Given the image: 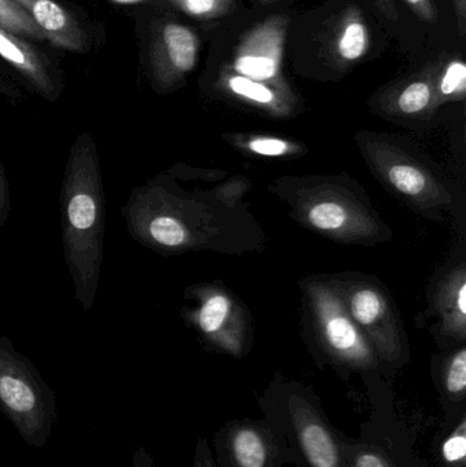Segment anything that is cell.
Here are the masks:
<instances>
[{
    "mask_svg": "<svg viewBox=\"0 0 466 467\" xmlns=\"http://www.w3.org/2000/svg\"><path fill=\"white\" fill-rule=\"evenodd\" d=\"M380 13L388 19V21H399V14L397 10L396 0H371Z\"/></svg>",
    "mask_w": 466,
    "mask_h": 467,
    "instance_id": "cell-27",
    "label": "cell"
},
{
    "mask_svg": "<svg viewBox=\"0 0 466 467\" xmlns=\"http://www.w3.org/2000/svg\"><path fill=\"white\" fill-rule=\"evenodd\" d=\"M413 13L423 21L434 24L438 21V8L432 0H405Z\"/></svg>",
    "mask_w": 466,
    "mask_h": 467,
    "instance_id": "cell-24",
    "label": "cell"
},
{
    "mask_svg": "<svg viewBox=\"0 0 466 467\" xmlns=\"http://www.w3.org/2000/svg\"><path fill=\"white\" fill-rule=\"evenodd\" d=\"M183 13L199 19H215L227 16L234 8V0H170Z\"/></svg>",
    "mask_w": 466,
    "mask_h": 467,
    "instance_id": "cell-14",
    "label": "cell"
},
{
    "mask_svg": "<svg viewBox=\"0 0 466 467\" xmlns=\"http://www.w3.org/2000/svg\"><path fill=\"white\" fill-rule=\"evenodd\" d=\"M131 467H158L155 461L150 457V452L144 447H139L134 452Z\"/></svg>",
    "mask_w": 466,
    "mask_h": 467,
    "instance_id": "cell-28",
    "label": "cell"
},
{
    "mask_svg": "<svg viewBox=\"0 0 466 467\" xmlns=\"http://www.w3.org/2000/svg\"><path fill=\"white\" fill-rule=\"evenodd\" d=\"M323 329L326 339L341 358L358 367H371L374 362L371 350L361 337L355 324L342 312L341 306L334 302L325 301L320 304Z\"/></svg>",
    "mask_w": 466,
    "mask_h": 467,
    "instance_id": "cell-8",
    "label": "cell"
},
{
    "mask_svg": "<svg viewBox=\"0 0 466 467\" xmlns=\"http://www.w3.org/2000/svg\"><path fill=\"white\" fill-rule=\"evenodd\" d=\"M229 299L224 296H212L205 302L200 312V327L202 331L211 334V332L218 331L223 324L224 318L229 313Z\"/></svg>",
    "mask_w": 466,
    "mask_h": 467,
    "instance_id": "cell-19",
    "label": "cell"
},
{
    "mask_svg": "<svg viewBox=\"0 0 466 467\" xmlns=\"http://www.w3.org/2000/svg\"><path fill=\"white\" fill-rule=\"evenodd\" d=\"M63 254L76 299L88 312L95 304L104 258L106 197L98 145L88 133L71 144L60 192Z\"/></svg>",
    "mask_w": 466,
    "mask_h": 467,
    "instance_id": "cell-1",
    "label": "cell"
},
{
    "mask_svg": "<svg viewBox=\"0 0 466 467\" xmlns=\"http://www.w3.org/2000/svg\"><path fill=\"white\" fill-rule=\"evenodd\" d=\"M289 18L273 16L241 38L230 70L260 82L279 81Z\"/></svg>",
    "mask_w": 466,
    "mask_h": 467,
    "instance_id": "cell-4",
    "label": "cell"
},
{
    "mask_svg": "<svg viewBox=\"0 0 466 467\" xmlns=\"http://www.w3.org/2000/svg\"><path fill=\"white\" fill-rule=\"evenodd\" d=\"M353 467H390L380 455L374 452H360L353 458Z\"/></svg>",
    "mask_w": 466,
    "mask_h": 467,
    "instance_id": "cell-26",
    "label": "cell"
},
{
    "mask_svg": "<svg viewBox=\"0 0 466 467\" xmlns=\"http://www.w3.org/2000/svg\"><path fill=\"white\" fill-rule=\"evenodd\" d=\"M11 213L10 186L5 177V166L0 159V227L7 222Z\"/></svg>",
    "mask_w": 466,
    "mask_h": 467,
    "instance_id": "cell-23",
    "label": "cell"
},
{
    "mask_svg": "<svg viewBox=\"0 0 466 467\" xmlns=\"http://www.w3.org/2000/svg\"><path fill=\"white\" fill-rule=\"evenodd\" d=\"M309 221L317 229L330 232L344 226L347 221V213L341 205L334 204V202H323L312 208L309 213Z\"/></svg>",
    "mask_w": 466,
    "mask_h": 467,
    "instance_id": "cell-17",
    "label": "cell"
},
{
    "mask_svg": "<svg viewBox=\"0 0 466 467\" xmlns=\"http://www.w3.org/2000/svg\"><path fill=\"white\" fill-rule=\"evenodd\" d=\"M200 41L193 29L164 19L153 26L150 40V78L158 90L174 88L196 67Z\"/></svg>",
    "mask_w": 466,
    "mask_h": 467,
    "instance_id": "cell-3",
    "label": "cell"
},
{
    "mask_svg": "<svg viewBox=\"0 0 466 467\" xmlns=\"http://www.w3.org/2000/svg\"><path fill=\"white\" fill-rule=\"evenodd\" d=\"M352 315L356 321L364 324V326H371L383 312L382 298L375 293L374 290H360L353 296L352 298Z\"/></svg>",
    "mask_w": 466,
    "mask_h": 467,
    "instance_id": "cell-15",
    "label": "cell"
},
{
    "mask_svg": "<svg viewBox=\"0 0 466 467\" xmlns=\"http://www.w3.org/2000/svg\"><path fill=\"white\" fill-rule=\"evenodd\" d=\"M457 305H459L460 312L461 315H466V285H461L459 291V301H457Z\"/></svg>",
    "mask_w": 466,
    "mask_h": 467,
    "instance_id": "cell-31",
    "label": "cell"
},
{
    "mask_svg": "<svg viewBox=\"0 0 466 467\" xmlns=\"http://www.w3.org/2000/svg\"><path fill=\"white\" fill-rule=\"evenodd\" d=\"M435 78L431 74H424L412 79L397 99L399 109L405 114H418L426 109L435 99Z\"/></svg>",
    "mask_w": 466,
    "mask_h": 467,
    "instance_id": "cell-12",
    "label": "cell"
},
{
    "mask_svg": "<svg viewBox=\"0 0 466 467\" xmlns=\"http://www.w3.org/2000/svg\"><path fill=\"white\" fill-rule=\"evenodd\" d=\"M279 2V0H259L262 5H270V3Z\"/></svg>",
    "mask_w": 466,
    "mask_h": 467,
    "instance_id": "cell-32",
    "label": "cell"
},
{
    "mask_svg": "<svg viewBox=\"0 0 466 467\" xmlns=\"http://www.w3.org/2000/svg\"><path fill=\"white\" fill-rule=\"evenodd\" d=\"M227 447L235 467H274L275 446L267 431L259 425L233 427L227 438Z\"/></svg>",
    "mask_w": 466,
    "mask_h": 467,
    "instance_id": "cell-9",
    "label": "cell"
},
{
    "mask_svg": "<svg viewBox=\"0 0 466 467\" xmlns=\"http://www.w3.org/2000/svg\"><path fill=\"white\" fill-rule=\"evenodd\" d=\"M115 2H118V3H133V2H139V0H115Z\"/></svg>",
    "mask_w": 466,
    "mask_h": 467,
    "instance_id": "cell-33",
    "label": "cell"
},
{
    "mask_svg": "<svg viewBox=\"0 0 466 467\" xmlns=\"http://www.w3.org/2000/svg\"><path fill=\"white\" fill-rule=\"evenodd\" d=\"M0 411L29 447L43 449L57 422V398L37 368L0 334Z\"/></svg>",
    "mask_w": 466,
    "mask_h": 467,
    "instance_id": "cell-2",
    "label": "cell"
},
{
    "mask_svg": "<svg viewBox=\"0 0 466 467\" xmlns=\"http://www.w3.org/2000/svg\"><path fill=\"white\" fill-rule=\"evenodd\" d=\"M453 5L457 19H459L460 32L464 36L466 32V0H453Z\"/></svg>",
    "mask_w": 466,
    "mask_h": 467,
    "instance_id": "cell-29",
    "label": "cell"
},
{
    "mask_svg": "<svg viewBox=\"0 0 466 467\" xmlns=\"http://www.w3.org/2000/svg\"><path fill=\"white\" fill-rule=\"evenodd\" d=\"M0 57L22 77L27 87L48 101L59 98V78L48 60L21 36L0 27Z\"/></svg>",
    "mask_w": 466,
    "mask_h": 467,
    "instance_id": "cell-6",
    "label": "cell"
},
{
    "mask_svg": "<svg viewBox=\"0 0 466 467\" xmlns=\"http://www.w3.org/2000/svg\"><path fill=\"white\" fill-rule=\"evenodd\" d=\"M295 438L309 467H347L333 433L316 409L301 400L290 403Z\"/></svg>",
    "mask_w": 466,
    "mask_h": 467,
    "instance_id": "cell-5",
    "label": "cell"
},
{
    "mask_svg": "<svg viewBox=\"0 0 466 467\" xmlns=\"http://www.w3.org/2000/svg\"><path fill=\"white\" fill-rule=\"evenodd\" d=\"M249 148L260 155L279 156L286 152L287 145L281 140L257 139L249 144Z\"/></svg>",
    "mask_w": 466,
    "mask_h": 467,
    "instance_id": "cell-22",
    "label": "cell"
},
{
    "mask_svg": "<svg viewBox=\"0 0 466 467\" xmlns=\"http://www.w3.org/2000/svg\"><path fill=\"white\" fill-rule=\"evenodd\" d=\"M0 95L13 99V100L21 98V92H19L18 88L13 87V85L8 84V82L5 81L3 78H0Z\"/></svg>",
    "mask_w": 466,
    "mask_h": 467,
    "instance_id": "cell-30",
    "label": "cell"
},
{
    "mask_svg": "<svg viewBox=\"0 0 466 467\" xmlns=\"http://www.w3.org/2000/svg\"><path fill=\"white\" fill-rule=\"evenodd\" d=\"M466 389V351L454 357L446 375V389L453 397H462Z\"/></svg>",
    "mask_w": 466,
    "mask_h": 467,
    "instance_id": "cell-20",
    "label": "cell"
},
{
    "mask_svg": "<svg viewBox=\"0 0 466 467\" xmlns=\"http://www.w3.org/2000/svg\"><path fill=\"white\" fill-rule=\"evenodd\" d=\"M224 87L229 88L234 95L246 100L254 101L260 106H275L278 104V93L268 85V82L254 81L248 77L240 76L227 68L222 76Z\"/></svg>",
    "mask_w": 466,
    "mask_h": 467,
    "instance_id": "cell-11",
    "label": "cell"
},
{
    "mask_svg": "<svg viewBox=\"0 0 466 467\" xmlns=\"http://www.w3.org/2000/svg\"><path fill=\"white\" fill-rule=\"evenodd\" d=\"M443 457L448 462H461L466 457L465 421L456 433L450 436L443 444Z\"/></svg>",
    "mask_w": 466,
    "mask_h": 467,
    "instance_id": "cell-21",
    "label": "cell"
},
{
    "mask_svg": "<svg viewBox=\"0 0 466 467\" xmlns=\"http://www.w3.org/2000/svg\"><path fill=\"white\" fill-rule=\"evenodd\" d=\"M24 8L54 46L67 51H84L88 35L76 16L57 0H14Z\"/></svg>",
    "mask_w": 466,
    "mask_h": 467,
    "instance_id": "cell-7",
    "label": "cell"
},
{
    "mask_svg": "<svg viewBox=\"0 0 466 467\" xmlns=\"http://www.w3.org/2000/svg\"><path fill=\"white\" fill-rule=\"evenodd\" d=\"M0 27L21 37L25 36L35 40H47L46 35L30 18L29 14L14 0H0Z\"/></svg>",
    "mask_w": 466,
    "mask_h": 467,
    "instance_id": "cell-13",
    "label": "cell"
},
{
    "mask_svg": "<svg viewBox=\"0 0 466 467\" xmlns=\"http://www.w3.org/2000/svg\"><path fill=\"white\" fill-rule=\"evenodd\" d=\"M466 88V66L464 60L453 59L443 68L442 76L438 81V93L442 98L462 96Z\"/></svg>",
    "mask_w": 466,
    "mask_h": 467,
    "instance_id": "cell-16",
    "label": "cell"
},
{
    "mask_svg": "<svg viewBox=\"0 0 466 467\" xmlns=\"http://www.w3.org/2000/svg\"><path fill=\"white\" fill-rule=\"evenodd\" d=\"M391 183L399 189V192L410 196L420 194L426 188V178L420 171L408 166H396L388 172Z\"/></svg>",
    "mask_w": 466,
    "mask_h": 467,
    "instance_id": "cell-18",
    "label": "cell"
},
{
    "mask_svg": "<svg viewBox=\"0 0 466 467\" xmlns=\"http://www.w3.org/2000/svg\"><path fill=\"white\" fill-rule=\"evenodd\" d=\"M371 48V30L358 8L344 13L330 41L333 59L341 65H353L367 57Z\"/></svg>",
    "mask_w": 466,
    "mask_h": 467,
    "instance_id": "cell-10",
    "label": "cell"
},
{
    "mask_svg": "<svg viewBox=\"0 0 466 467\" xmlns=\"http://www.w3.org/2000/svg\"><path fill=\"white\" fill-rule=\"evenodd\" d=\"M193 467H216L207 441L199 439L194 449Z\"/></svg>",
    "mask_w": 466,
    "mask_h": 467,
    "instance_id": "cell-25",
    "label": "cell"
}]
</instances>
